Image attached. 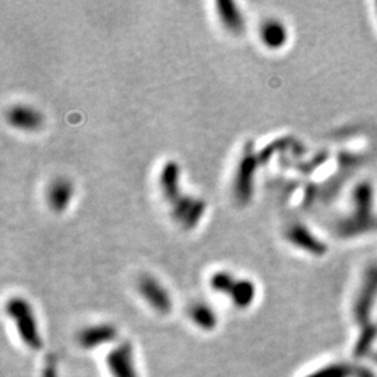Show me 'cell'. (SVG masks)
Listing matches in <instances>:
<instances>
[{
	"mask_svg": "<svg viewBox=\"0 0 377 377\" xmlns=\"http://www.w3.org/2000/svg\"><path fill=\"white\" fill-rule=\"evenodd\" d=\"M6 121L15 130L31 133L39 130L43 126L45 119L39 109L31 105L17 104L6 112Z\"/></svg>",
	"mask_w": 377,
	"mask_h": 377,
	"instance_id": "cell-7",
	"label": "cell"
},
{
	"mask_svg": "<svg viewBox=\"0 0 377 377\" xmlns=\"http://www.w3.org/2000/svg\"><path fill=\"white\" fill-rule=\"evenodd\" d=\"M260 158L259 154L254 153L253 143L247 142L245 144L242 157L238 163L236 174L233 178V197L238 204L247 205L252 201L254 193V177L257 172Z\"/></svg>",
	"mask_w": 377,
	"mask_h": 377,
	"instance_id": "cell-4",
	"label": "cell"
},
{
	"mask_svg": "<svg viewBox=\"0 0 377 377\" xmlns=\"http://www.w3.org/2000/svg\"><path fill=\"white\" fill-rule=\"evenodd\" d=\"M139 294L146 301V303L160 315H170L174 302L170 291L153 275H142L137 284Z\"/></svg>",
	"mask_w": 377,
	"mask_h": 377,
	"instance_id": "cell-5",
	"label": "cell"
},
{
	"mask_svg": "<svg viewBox=\"0 0 377 377\" xmlns=\"http://www.w3.org/2000/svg\"><path fill=\"white\" fill-rule=\"evenodd\" d=\"M107 366L112 377H140L129 341L121 343L108 354Z\"/></svg>",
	"mask_w": 377,
	"mask_h": 377,
	"instance_id": "cell-6",
	"label": "cell"
},
{
	"mask_svg": "<svg viewBox=\"0 0 377 377\" xmlns=\"http://www.w3.org/2000/svg\"><path fill=\"white\" fill-rule=\"evenodd\" d=\"M188 317L203 331L214 330L217 327V323H218V317H217L215 310L204 302L193 303L188 309Z\"/></svg>",
	"mask_w": 377,
	"mask_h": 377,
	"instance_id": "cell-12",
	"label": "cell"
},
{
	"mask_svg": "<svg viewBox=\"0 0 377 377\" xmlns=\"http://www.w3.org/2000/svg\"><path fill=\"white\" fill-rule=\"evenodd\" d=\"M6 313L13 320L20 340L32 351L42 347V338L35 312L29 302L21 296H14L6 303Z\"/></svg>",
	"mask_w": 377,
	"mask_h": 377,
	"instance_id": "cell-3",
	"label": "cell"
},
{
	"mask_svg": "<svg viewBox=\"0 0 377 377\" xmlns=\"http://www.w3.org/2000/svg\"><path fill=\"white\" fill-rule=\"evenodd\" d=\"M217 15L222 24V27L233 35L243 34L246 28L245 17L239 8V6L232 0H218L215 3Z\"/></svg>",
	"mask_w": 377,
	"mask_h": 377,
	"instance_id": "cell-10",
	"label": "cell"
},
{
	"mask_svg": "<svg viewBox=\"0 0 377 377\" xmlns=\"http://www.w3.org/2000/svg\"><path fill=\"white\" fill-rule=\"evenodd\" d=\"M208 285L214 292L226 295L240 310L249 309L257 296V288L252 280L236 277L229 271H215L210 277Z\"/></svg>",
	"mask_w": 377,
	"mask_h": 377,
	"instance_id": "cell-2",
	"label": "cell"
},
{
	"mask_svg": "<svg viewBox=\"0 0 377 377\" xmlns=\"http://www.w3.org/2000/svg\"><path fill=\"white\" fill-rule=\"evenodd\" d=\"M181 174V165L177 161H167L160 172V188L165 201L171 205V214L178 225L193 231L201 222L207 204L203 198L182 191Z\"/></svg>",
	"mask_w": 377,
	"mask_h": 377,
	"instance_id": "cell-1",
	"label": "cell"
},
{
	"mask_svg": "<svg viewBox=\"0 0 377 377\" xmlns=\"http://www.w3.org/2000/svg\"><path fill=\"white\" fill-rule=\"evenodd\" d=\"M116 338H118V329L111 323L88 326L83 329L77 336V341L80 347L84 350H95L105 344L114 343Z\"/></svg>",
	"mask_w": 377,
	"mask_h": 377,
	"instance_id": "cell-9",
	"label": "cell"
},
{
	"mask_svg": "<svg viewBox=\"0 0 377 377\" xmlns=\"http://www.w3.org/2000/svg\"><path fill=\"white\" fill-rule=\"evenodd\" d=\"M74 193H76L74 184L69 178L59 177L53 179L49 184L46 191V200L49 208L56 214L64 212L70 207Z\"/></svg>",
	"mask_w": 377,
	"mask_h": 377,
	"instance_id": "cell-8",
	"label": "cell"
},
{
	"mask_svg": "<svg viewBox=\"0 0 377 377\" xmlns=\"http://www.w3.org/2000/svg\"><path fill=\"white\" fill-rule=\"evenodd\" d=\"M260 39L266 48L277 50L285 45L288 39V32L285 25L280 20L268 18L260 27Z\"/></svg>",
	"mask_w": 377,
	"mask_h": 377,
	"instance_id": "cell-11",
	"label": "cell"
}]
</instances>
